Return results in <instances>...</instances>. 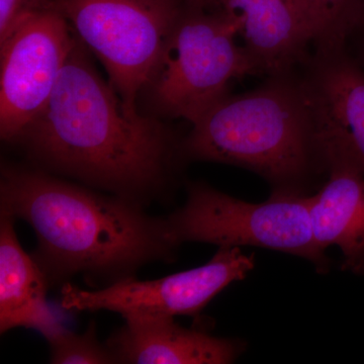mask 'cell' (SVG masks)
Here are the masks:
<instances>
[{"label": "cell", "mask_w": 364, "mask_h": 364, "mask_svg": "<svg viewBox=\"0 0 364 364\" xmlns=\"http://www.w3.org/2000/svg\"><path fill=\"white\" fill-rule=\"evenodd\" d=\"M0 198L1 213L33 228L35 259L47 279L82 273L112 284L178 247L165 218L150 217L136 200L100 195L39 170L4 167Z\"/></svg>", "instance_id": "2"}, {"label": "cell", "mask_w": 364, "mask_h": 364, "mask_svg": "<svg viewBox=\"0 0 364 364\" xmlns=\"http://www.w3.org/2000/svg\"><path fill=\"white\" fill-rule=\"evenodd\" d=\"M316 50L346 48L364 23V0H293Z\"/></svg>", "instance_id": "14"}, {"label": "cell", "mask_w": 364, "mask_h": 364, "mask_svg": "<svg viewBox=\"0 0 364 364\" xmlns=\"http://www.w3.org/2000/svg\"><path fill=\"white\" fill-rule=\"evenodd\" d=\"M107 339L116 363L227 364L245 350L240 340L188 329L173 317L130 316Z\"/></svg>", "instance_id": "11"}, {"label": "cell", "mask_w": 364, "mask_h": 364, "mask_svg": "<svg viewBox=\"0 0 364 364\" xmlns=\"http://www.w3.org/2000/svg\"><path fill=\"white\" fill-rule=\"evenodd\" d=\"M238 36L229 14L184 4L145 88L158 111L193 124L227 95L231 81L258 75Z\"/></svg>", "instance_id": "4"}, {"label": "cell", "mask_w": 364, "mask_h": 364, "mask_svg": "<svg viewBox=\"0 0 364 364\" xmlns=\"http://www.w3.org/2000/svg\"><path fill=\"white\" fill-rule=\"evenodd\" d=\"M328 181L309 196L314 238L321 250L338 246L342 269L364 274V174L348 165L328 167Z\"/></svg>", "instance_id": "13"}, {"label": "cell", "mask_w": 364, "mask_h": 364, "mask_svg": "<svg viewBox=\"0 0 364 364\" xmlns=\"http://www.w3.org/2000/svg\"><path fill=\"white\" fill-rule=\"evenodd\" d=\"M55 9L53 0H0V45L33 14Z\"/></svg>", "instance_id": "16"}, {"label": "cell", "mask_w": 364, "mask_h": 364, "mask_svg": "<svg viewBox=\"0 0 364 364\" xmlns=\"http://www.w3.org/2000/svg\"><path fill=\"white\" fill-rule=\"evenodd\" d=\"M254 265V256L246 255L241 248H220L203 267L162 279L126 277L97 291L65 284L61 289V305L68 311H109L123 318L198 315L229 284L245 279Z\"/></svg>", "instance_id": "7"}, {"label": "cell", "mask_w": 364, "mask_h": 364, "mask_svg": "<svg viewBox=\"0 0 364 364\" xmlns=\"http://www.w3.org/2000/svg\"><path fill=\"white\" fill-rule=\"evenodd\" d=\"M235 18L258 74L287 75L309 58L311 43L293 0H203L202 6Z\"/></svg>", "instance_id": "10"}, {"label": "cell", "mask_w": 364, "mask_h": 364, "mask_svg": "<svg viewBox=\"0 0 364 364\" xmlns=\"http://www.w3.org/2000/svg\"><path fill=\"white\" fill-rule=\"evenodd\" d=\"M132 112L181 14V0H53Z\"/></svg>", "instance_id": "6"}, {"label": "cell", "mask_w": 364, "mask_h": 364, "mask_svg": "<svg viewBox=\"0 0 364 364\" xmlns=\"http://www.w3.org/2000/svg\"><path fill=\"white\" fill-rule=\"evenodd\" d=\"M191 159L236 165L259 174L273 191L301 193L323 172L299 78L268 77L250 92L225 95L196 123L183 144Z\"/></svg>", "instance_id": "3"}, {"label": "cell", "mask_w": 364, "mask_h": 364, "mask_svg": "<svg viewBox=\"0 0 364 364\" xmlns=\"http://www.w3.org/2000/svg\"><path fill=\"white\" fill-rule=\"evenodd\" d=\"M172 241L214 244L220 248L272 249L310 261L318 273L331 260L314 238L309 196L273 191L264 203L244 202L205 183L188 188L183 207L165 218Z\"/></svg>", "instance_id": "5"}, {"label": "cell", "mask_w": 364, "mask_h": 364, "mask_svg": "<svg viewBox=\"0 0 364 364\" xmlns=\"http://www.w3.org/2000/svg\"><path fill=\"white\" fill-rule=\"evenodd\" d=\"M18 140L47 168L136 200L166 172L169 136L132 112L76 39L49 102Z\"/></svg>", "instance_id": "1"}, {"label": "cell", "mask_w": 364, "mask_h": 364, "mask_svg": "<svg viewBox=\"0 0 364 364\" xmlns=\"http://www.w3.org/2000/svg\"><path fill=\"white\" fill-rule=\"evenodd\" d=\"M48 342L51 363H116L107 345L98 341L97 328L93 322L83 334H75L67 329Z\"/></svg>", "instance_id": "15"}, {"label": "cell", "mask_w": 364, "mask_h": 364, "mask_svg": "<svg viewBox=\"0 0 364 364\" xmlns=\"http://www.w3.org/2000/svg\"><path fill=\"white\" fill-rule=\"evenodd\" d=\"M299 77L321 169L348 165L364 174V68L346 48L316 50Z\"/></svg>", "instance_id": "9"}, {"label": "cell", "mask_w": 364, "mask_h": 364, "mask_svg": "<svg viewBox=\"0 0 364 364\" xmlns=\"http://www.w3.org/2000/svg\"><path fill=\"white\" fill-rule=\"evenodd\" d=\"M184 4H193V6H200L203 4V0H181Z\"/></svg>", "instance_id": "18"}, {"label": "cell", "mask_w": 364, "mask_h": 364, "mask_svg": "<svg viewBox=\"0 0 364 364\" xmlns=\"http://www.w3.org/2000/svg\"><path fill=\"white\" fill-rule=\"evenodd\" d=\"M76 39L55 7L26 18L0 45L2 140H18L45 109Z\"/></svg>", "instance_id": "8"}, {"label": "cell", "mask_w": 364, "mask_h": 364, "mask_svg": "<svg viewBox=\"0 0 364 364\" xmlns=\"http://www.w3.org/2000/svg\"><path fill=\"white\" fill-rule=\"evenodd\" d=\"M351 40L358 41V44H356L355 55H352L355 57V59L358 60L359 63H360L364 68V23L360 26V28H358V32L354 33L353 37L351 38ZM350 41H349V42H350Z\"/></svg>", "instance_id": "17"}, {"label": "cell", "mask_w": 364, "mask_h": 364, "mask_svg": "<svg viewBox=\"0 0 364 364\" xmlns=\"http://www.w3.org/2000/svg\"><path fill=\"white\" fill-rule=\"evenodd\" d=\"M14 218L0 219V331L26 328L47 341L67 328L47 301V277L35 257L23 250Z\"/></svg>", "instance_id": "12"}]
</instances>
